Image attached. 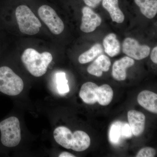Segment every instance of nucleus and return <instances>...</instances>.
<instances>
[{"label": "nucleus", "mask_w": 157, "mask_h": 157, "mask_svg": "<svg viewBox=\"0 0 157 157\" xmlns=\"http://www.w3.org/2000/svg\"><path fill=\"white\" fill-rule=\"evenodd\" d=\"M21 59L26 69L33 76L40 77L47 72L52 56L47 52L40 53L33 48H28L24 51Z\"/></svg>", "instance_id": "nucleus-1"}, {"label": "nucleus", "mask_w": 157, "mask_h": 157, "mask_svg": "<svg viewBox=\"0 0 157 157\" xmlns=\"http://www.w3.org/2000/svg\"><path fill=\"white\" fill-rule=\"evenodd\" d=\"M21 140V131L19 120L11 117L0 122V141L3 146L13 147Z\"/></svg>", "instance_id": "nucleus-2"}, {"label": "nucleus", "mask_w": 157, "mask_h": 157, "mask_svg": "<svg viewBox=\"0 0 157 157\" xmlns=\"http://www.w3.org/2000/svg\"><path fill=\"white\" fill-rule=\"evenodd\" d=\"M23 81L11 68L0 67V93L10 96H17L23 90Z\"/></svg>", "instance_id": "nucleus-3"}, {"label": "nucleus", "mask_w": 157, "mask_h": 157, "mask_svg": "<svg viewBox=\"0 0 157 157\" xmlns=\"http://www.w3.org/2000/svg\"><path fill=\"white\" fill-rule=\"evenodd\" d=\"M15 16L20 31L26 35H36L40 31L42 24L28 6L21 5L17 7Z\"/></svg>", "instance_id": "nucleus-4"}, {"label": "nucleus", "mask_w": 157, "mask_h": 157, "mask_svg": "<svg viewBox=\"0 0 157 157\" xmlns=\"http://www.w3.org/2000/svg\"><path fill=\"white\" fill-rule=\"evenodd\" d=\"M39 17L55 35L61 33L64 29V25L61 19L52 8L47 5L41 6L38 9Z\"/></svg>", "instance_id": "nucleus-5"}, {"label": "nucleus", "mask_w": 157, "mask_h": 157, "mask_svg": "<svg viewBox=\"0 0 157 157\" xmlns=\"http://www.w3.org/2000/svg\"><path fill=\"white\" fill-rule=\"evenodd\" d=\"M150 50L148 45H140L137 40L132 38H126L123 43V52L131 58L138 60L147 57Z\"/></svg>", "instance_id": "nucleus-6"}, {"label": "nucleus", "mask_w": 157, "mask_h": 157, "mask_svg": "<svg viewBox=\"0 0 157 157\" xmlns=\"http://www.w3.org/2000/svg\"><path fill=\"white\" fill-rule=\"evenodd\" d=\"M82 15L80 30L86 33L94 32L101 25L102 19L89 7L85 6L82 9Z\"/></svg>", "instance_id": "nucleus-7"}, {"label": "nucleus", "mask_w": 157, "mask_h": 157, "mask_svg": "<svg viewBox=\"0 0 157 157\" xmlns=\"http://www.w3.org/2000/svg\"><path fill=\"white\" fill-rule=\"evenodd\" d=\"M53 136L56 141L65 148L71 149L76 140L75 132L73 133L67 127H57L53 132Z\"/></svg>", "instance_id": "nucleus-8"}, {"label": "nucleus", "mask_w": 157, "mask_h": 157, "mask_svg": "<svg viewBox=\"0 0 157 157\" xmlns=\"http://www.w3.org/2000/svg\"><path fill=\"white\" fill-rule=\"evenodd\" d=\"M128 118L133 135L135 136H140L145 128V115L140 111L130 110L128 113Z\"/></svg>", "instance_id": "nucleus-9"}, {"label": "nucleus", "mask_w": 157, "mask_h": 157, "mask_svg": "<svg viewBox=\"0 0 157 157\" xmlns=\"http://www.w3.org/2000/svg\"><path fill=\"white\" fill-rule=\"evenodd\" d=\"M133 59L128 56L122 58L114 62L113 65L112 76L118 81H123L127 77L126 70L135 64Z\"/></svg>", "instance_id": "nucleus-10"}, {"label": "nucleus", "mask_w": 157, "mask_h": 157, "mask_svg": "<svg viewBox=\"0 0 157 157\" xmlns=\"http://www.w3.org/2000/svg\"><path fill=\"white\" fill-rule=\"evenodd\" d=\"M137 102L150 112L157 113V94L149 90H144L137 96Z\"/></svg>", "instance_id": "nucleus-11"}, {"label": "nucleus", "mask_w": 157, "mask_h": 157, "mask_svg": "<svg viewBox=\"0 0 157 157\" xmlns=\"http://www.w3.org/2000/svg\"><path fill=\"white\" fill-rule=\"evenodd\" d=\"M110 65L111 62L109 58L104 55H101L89 66L87 72L94 76L101 77L103 72H107L109 70Z\"/></svg>", "instance_id": "nucleus-12"}, {"label": "nucleus", "mask_w": 157, "mask_h": 157, "mask_svg": "<svg viewBox=\"0 0 157 157\" xmlns=\"http://www.w3.org/2000/svg\"><path fill=\"white\" fill-rule=\"evenodd\" d=\"M99 86L91 82H86L82 86L79 97L86 104H94L97 102V90Z\"/></svg>", "instance_id": "nucleus-13"}, {"label": "nucleus", "mask_w": 157, "mask_h": 157, "mask_svg": "<svg viewBox=\"0 0 157 157\" xmlns=\"http://www.w3.org/2000/svg\"><path fill=\"white\" fill-rule=\"evenodd\" d=\"M102 5L109 12L113 21L122 23L124 20V15L118 6V0H102Z\"/></svg>", "instance_id": "nucleus-14"}, {"label": "nucleus", "mask_w": 157, "mask_h": 157, "mask_svg": "<svg viewBox=\"0 0 157 157\" xmlns=\"http://www.w3.org/2000/svg\"><path fill=\"white\" fill-rule=\"evenodd\" d=\"M103 43L105 52L109 56H115L120 52V43L115 34L112 33L107 35Z\"/></svg>", "instance_id": "nucleus-15"}, {"label": "nucleus", "mask_w": 157, "mask_h": 157, "mask_svg": "<svg viewBox=\"0 0 157 157\" xmlns=\"http://www.w3.org/2000/svg\"><path fill=\"white\" fill-rule=\"evenodd\" d=\"M135 2L141 13L147 18L151 19L157 14V0H135Z\"/></svg>", "instance_id": "nucleus-16"}, {"label": "nucleus", "mask_w": 157, "mask_h": 157, "mask_svg": "<svg viewBox=\"0 0 157 157\" xmlns=\"http://www.w3.org/2000/svg\"><path fill=\"white\" fill-rule=\"evenodd\" d=\"M113 96V90L110 86L102 85L97 90V102L102 106H107L111 103Z\"/></svg>", "instance_id": "nucleus-17"}, {"label": "nucleus", "mask_w": 157, "mask_h": 157, "mask_svg": "<svg viewBox=\"0 0 157 157\" xmlns=\"http://www.w3.org/2000/svg\"><path fill=\"white\" fill-rule=\"evenodd\" d=\"M76 140L73 150L76 151H82L87 149L90 144L89 136L86 132L82 131H76Z\"/></svg>", "instance_id": "nucleus-18"}, {"label": "nucleus", "mask_w": 157, "mask_h": 157, "mask_svg": "<svg viewBox=\"0 0 157 157\" xmlns=\"http://www.w3.org/2000/svg\"><path fill=\"white\" fill-rule=\"evenodd\" d=\"M103 52L102 45L99 43H97L93 46L89 50L82 54L78 57V62L81 64L87 63L93 61Z\"/></svg>", "instance_id": "nucleus-19"}, {"label": "nucleus", "mask_w": 157, "mask_h": 157, "mask_svg": "<svg viewBox=\"0 0 157 157\" xmlns=\"http://www.w3.org/2000/svg\"><path fill=\"white\" fill-rule=\"evenodd\" d=\"M122 122L117 121L111 124L109 129V139L113 144H117L123 138L122 135Z\"/></svg>", "instance_id": "nucleus-20"}, {"label": "nucleus", "mask_w": 157, "mask_h": 157, "mask_svg": "<svg viewBox=\"0 0 157 157\" xmlns=\"http://www.w3.org/2000/svg\"><path fill=\"white\" fill-rule=\"evenodd\" d=\"M57 88L59 93L60 94H64L69 92L70 91L68 80L66 77V74L63 72L57 73Z\"/></svg>", "instance_id": "nucleus-21"}, {"label": "nucleus", "mask_w": 157, "mask_h": 157, "mask_svg": "<svg viewBox=\"0 0 157 157\" xmlns=\"http://www.w3.org/2000/svg\"><path fill=\"white\" fill-rule=\"evenodd\" d=\"M156 154L155 149L151 147H145L140 149L137 154V157H153Z\"/></svg>", "instance_id": "nucleus-22"}, {"label": "nucleus", "mask_w": 157, "mask_h": 157, "mask_svg": "<svg viewBox=\"0 0 157 157\" xmlns=\"http://www.w3.org/2000/svg\"><path fill=\"white\" fill-rule=\"evenodd\" d=\"M132 129L129 124L127 123H122V135L123 138H129L132 136Z\"/></svg>", "instance_id": "nucleus-23"}, {"label": "nucleus", "mask_w": 157, "mask_h": 157, "mask_svg": "<svg viewBox=\"0 0 157 157\" xmlns=\"http://www.w3.org/2000/svg\"><path fill=\"white\" fill-rule=\"evenodd\" d=\"M102 0H83L84 3L88 7L95 8L98 6Z\"/></svg>", "instance_id": "nucleus-24"}, {"label": "nucleus", "mask_w": 157, "mask_h": 157, "mask_svg": "<svg viewBox=\"0 0 157 157\" xmlns=\"http://www.w3.org/2000/svg\"><path fill=\"white\" fill-rule=\"evenodd\" d=\"M151 59L155 64L157 63V47H155L152 51L151 54Z\"/></svg>", "instance_id": "nucleus-25"}, {"label": "nucleus", "mask_w": 157, "mask_h": 157, "mask_svg": "<svg viewBox=\"0 0 157 157\" xmlns=\"http://www.w3.org/2000/svg\"><path fill=\"white\" fill-rule=\"evenodd\" d=\"M59 157H75V155L70 153L68 152L64 151L63 152L61 153L59 155Z\"/></svg>", "instance_id": "nucleus-26"}]
</instances>
